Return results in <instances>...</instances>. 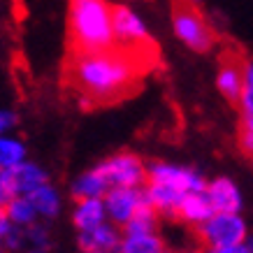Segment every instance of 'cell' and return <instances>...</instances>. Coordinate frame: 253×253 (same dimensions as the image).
Here are the masks:
<instances>
[{
	"label": "cell",
	"mask_w": 253,
	"mask_h": 253,
	"mask_svg": "<svg viewBox=\"0 0 253 253\" xmlns=\"http://www.w3.org/2000/svg\"><path fill=\"white\" fill-rule=\"evenodd\" d=\"M144 63L119 46L100 54H72L70 82L91 102H116L135 91Z\"/></svg>",
	"instance_id": "obj_1"
},
{
	"label": "cell",
	"mask_w": 253,
	"mask_h": 253,
	"mask_svg": "<svg viewBox=\"0 0 253 253\" xmlns=\"http://www.w3.org/2000/svg\"><path fill=\"white\" fill-rule=\"evenodd\" d=\"M68 38L75 56L100 54L116 46L112 5L105 0H75L68 7Z\"/></svg>",
	"instance_id": "obj_2"
},
{
	"label": "cell",
	"mask_w": 253,
	"mask_h": 253,
	"mask_svg": "<svg viewBox=\"0 0 253 253\" xmlns=\"http://www.w3.org/2000/svg\"><path fill=\"white\" fill-rule=\"evenodd\" d=\"M112 31L119 49L137 56L144 65L151 63V51H156V42L139 12H135L130 5H112Z\"/></svg>",
	"instance_id": "obj_3"
},
{
	"label": "cell",
	"mask_w": 253,
	"mask_h": 253,
	"mask_svg": "<svg viewBox=\"0 0 253 253\" xmlns=\"http://www.w3.org/2000/svg\"><path fill=\"white\" fill-rule=\"evenodd\" d=\"M198 246L205 251H218L249 242V223L242 214H211L200 228H195Z\"/></svg>",
	"instance_id": "obj_4"
},
{
	"label": "cell",
	"mask_w": 253,
	"mask_h": 253,
	"mask_svg": "<svg viewBox=\"0 0 253 253\" xmlns=\"http://www.w3.org/2000/svg\"><path fill=\"white\" fill-rule=\"evenodd\" d=\"M172 31L181 44L198 54H207L216 44V33L211 23L195 5H176L172 9Z\"/></svg>",
	"instance_id": "obj_5"
},
{
	"label": "cell",
	"mask_w": 253,
	"mask_h": 253,
	"mask_svg": "<svg viewBox=\"0 0 253 253\" xmlns=\"http://www.w3.org/2000/svg\"><path fill=\"white\" fill-rule=\"evenodd\" d=\"M107 188H142L146 184V163L132 151H119L95 165Z\"/></svg>",
	"instance_id": "obj_6"
},
{
	"label": "cell",
	"mask_w": 253,
	"mask_h": 253,
	"mask_svg": "<svg viewBox=\"0 0 253 253\" xmlns=\"http://www.w3.org/2000/svg\"><path fill=\"white\" fill-rule=\"evenodd\" d=\"M146 181L149 184H163L174 191L184 193H202L207 188V176L191 165H179L169 161H154L146 165Z\"/></svg>",
	"instance_id": "obj_7"
},
{
	"label": "cell",
	"mask_w": 253,
	"mask_h": 253,
	"mask_svg": "<svg viewBox=\"0 0 253 253\" xmlns=\"http://www.w3.org/2000/svg\"><path fill=\"white\" fill-rule=\"evenodd\" d=\"M102 205H105L107 223L123 228L139 207H144L146 200L142 188H109L102 195Z\"/></svg>",
	"instance_id": "obj_8"
},
{
	"label": "cell",
	"mask_w": 253,
	"mask_h": 253,
	"mask_svg": "<svg viewBox=\"0 0 253 253\" xmlns=\"http://www.w3.org/2000/svg\"><path fill=\"white\" fill-rule=\"evenodd\" d=\"M211 211L214 214H242L244 209V195L230 176H214L207 181L205 188Z\"/></svg>",
	"instance_id": "obj_9"
},
{
	"label": "cell",
	"mask_w": 253,
	"mask_h": 253,
	"mask_svg": "<svg viewBox=\"0 0 253 253\" xmlns=\"http://www.w3.org/2000/svg\"><path fill=\"white\" fill-rule=\"evenodd\" d=\"M242 82H244V61L235 56H225L216 70V88L228 102L237 105L239 93H242Z\"/></svg>",
	"instance_id": "obj_10"
},
{
	"label": "cell",
	"mask_w": 253,
	"mask_h": 253,
	"mask_svg": "<svg viewBox=\"0 0 253 253\" xmlns=\"http://www.w3.org/2000/svg\"><path fill=\"white\" fill-rule=\"evenodd\" d=\"M119 242H121V228H116L112 223H102L95 230L77 235V249L82 253L116 251V249H119Z\"/></svg>",
	"instance_id": "obj_11"
},
{
	"label": "cell",
	"mask_w": 253,
	"mask_h": 253,
	"mask_svg": "<svg viewBox=\"0 0 253 253\" xmlns=\"http://www.w3.org/2000/svg\"><path fill=\"white\" fill-rule=\"evenodd\" d=\"M7 176H9V186H12L14 195H31L35 188L49 184L46 169L40 168L38 163H33V161H26L19 168L9 169Z\"/></svg>",
	"instance_id": "obj_12"
},
{
	"label": "cell",
	"mask_w": 253,
	"mask_h": 253,
	"mask_svg": "<svg viewBox=\"0 0 253 253\" xmlns=\"http://www.w3.org/2000/svg\"><path fill=\"white\" fill-rule=\"evenodd\" d=\"M102 223H107V214H105L102 200H75L72 225L77 228V235L95 230Z\"/></svg>",
	"instance_id": "obj_13"
},
{
	"label": "cell",
	"mask_w": 253,
	"mask_h": 253,
	"mask_svg": "<svg viewBox=\"0 0 253 253\" xmlns=\"http://www.w3.org/2000/svg\"><path fill=\"white\" fill-rule=\"evenodd\" d=\"M211 214L214 211H211V205H209L205 191L184 195L179 207H176V221H181L184 225H191V228H200Z\"/></svg>",
	"instance_id": "obj_14"
},
{
	"label": "cell",
	"mask_w": 253,
	"mask_h": 253,
	"mask_svg": "<svg viewBox=\"0 0 253 253\" xmlns=\"http://www.w3.org/2000/svg\"><path fill=\"white\" fill-rule=\"evenodd\" d=\"M26 198L33 202L40 221H54V218H58V214H61V209H63L61 193L51 184L40 186V188H35V191H33L31 195H26Z\"/></svg>",
	"instance_id": "obj_15"
},
{
	"label": "cell",
	"mask_w": 253,
	"mask_h": 253,
	"mask_svg": "<svg viewBox=\"0 0 253 253\" xmlns=\"http://www.w3.org/2000/svg\"><path fill=\"white\" fill-rule=\"evenodd\" d=\"M2 211L7 216V221L12 223L14 228H19V230H26V228H31V225H35V223L40 221L33 202L26 198V195H14V198L2 207Z\"/></svg>",
	"instance_id": "obj_16"
},
{
	"label": "cell",
	"mask_w": 253,
	"mask_h": 253,
	"mask_svg": "<svg viewBox=\"0 0 253 253\" xmlns=\"http://www.w3.org/2000/svg\"><path fill=\"white\" fill-rule=\"evenodd\" d=\"M107 184L100 179L95 169H86L84 174H79L72 184H70V193L75 200H102V195L107 193Z\"/></svg>",
	"instance_id": "obj_17"
},
{
	"label": "cell",
	"mask_w": 253,
	"mask_h": 253,
	"mask_svg": "<svg viewBox=\"0 0 253 253\" xmlns=\"http://www.w3.org/2000/svg\"><path fill=\"white\" fill-rule=\"evenodd\" d=\"M26 161H28V146L21 137L16 135L0 137V172H9Z\"/></svg>",
	"instance_id": "obj_18"
},
{
	"label": "cell",
	"mask_w": 253,
	"mask_h": 253,
	"mask_svg": "<svg viewBox=\"0 0 253 253\" xmlns=\"http://www.w3.org/2000/svg\"><path fill=\"white\" fill-rule=\"evenodd\" d=\"M158 230H161V216L149 205H144L121 228V235H158Z\"/></svg>",
	"instance_id": "obj_19"
},
{
	"label": "cell",
	"mask_w": 253,
	"mask_h": 253,
	"mask_svg": "<svg viewBox=\"0 0 253 253\" xmlns=\"http://www.w3.org/2000/svg\"><path fill=\"white\" fill-rule=\"evenodd\" d=\"M165 246V239L158 235H121L119 253H161Z\"/></svg>",
	"instance_id": "obj_20"
},
{
	"label": "cell",
	"mask_w": 253,
	"mask_h": 253,
	"mask_svg": "<svg viewBox=\"0 0 253 253\" xmlns=\"http://www.w3.org/2000/svg\"><path fill=\"white\" fill-rule=\"evenodd\" d=\"M237 105L242 114V130L253 132V61H244V82Z\"/></svg>",
	"instance_id": "obj_21"
},
{
	"label": "cell",
	"mask_w": 253,
	"mask_h": 253,
	"mask_svg": "<svg viewBox=\"0 0 253 253\" xmlns=\"http://www.w3.org/2000/svg\"><path fill=\"white\" fill-rule=\"evenodd\" d=\"M23 235H26V246H28V251H40V253L51 251V232L46 228V223L38 221L35 225L26 228Z\"/></svg>",
	"instance_id": "obj_22"
},
{
	"label": "cell",
	"mask_w": 253,
	"mask_h": 253,
	"mask_svg": "<svg viewBox=\"0 0 253 253\" xmlns=\"http://www.w3.org/2000/svg\"><path fill=\"white\" fill-rule=\"evenodd\" d=\"M0 244H2V249H5L7 253L9 251L19 253V251H23V249H28V246H26V235H23V230H19V228H14V225H12V230L7 232V237L2 239Z\"/></svg>",
	"instance_id": "obj_23"
},
{
	"label": "cell",
	"mask_w": 253,
	"mask_h": 253,
	"mask_svg": "<svg viewBox=\"0 0 253 253\" xmlns=\"http://www.w3.org/2000/svg\"><path fill=\"white\" fill-rule=\"evenodd\" d=\"M16 123H19V114H16L14 109H0V137L12 135Z\"/></svg>",
	"instance_id": "obj_24"
},
{
	"label": "cell",
	"mask_w": 253,
	"mask_h": 253,
	"mask_svg": "<svg viewBox=\"0 0 253 253\" xmlns=\"http://www.w3.org/2000/svg\"><path fill=\"white\" fill-rule=\"evenodd\" d=\"M12 198H14V193H12V186H9L7 172H0V209L5 207Z\"/></svg>",
	"instance_id": "obj_25"
},
{
	"label": "cell",
	"mask_w": 253,
	"mask_h": 253,
	"mask_svg": "<svg viewBox=\"0 0 253 253\" xmlns=\"http://www.w3.org/2000/svg\"><path fill=\"white\" fill-rule=\"evenodd\" d=\"M239 149L244 151L246 158H251L253 161V132L242 130V135H239Z\"/></svg>",
	"instance_id": "obj_26"
},
{
	"label": "cell",
	"mask_w": 253,
	"mask_h": 253,
	"mask_svg": "<svg viewBox=\"0 0 253 253\" xmlns=\"http://www.w3.org/2000/svg\"><path fill=\"white\" fill-rule=\"evenodd\" d=\"M207 253H253V239H249V242H244V244L218 249V251H207Z\"/></svg>",
	"instance_id": "obj_27"
},
{
	"label": "cell",
	"mask_w": 253,
	"mask_h": 253,
	"mask_svg": "<svg viewBox=\"0 0 253 253\" xmlns=\"http://www.w3.org/2000/svg\"><path fill=\"white\" fill-rule=\"evenodd\" d=\"M12 230V223L7 221V216H5V211L0 209V242L7 237V232Z\"/></svg>",
	"instance_id": "obj_28"
},
{
	"label": "cell",
	"mask_w": 253,
	"mask_h": 253,
	"mask_svg": "<svg viewBox=\"0 0 253 253\" xmlns=\"http://www.w3.org/2000/svg\"><path fill=\"white\" fill-rule=\"evenodd\" d=\"M184 253H207L205 249H200V246H195V249H188V251H184Z\"/></svg>",
	"instance_id": "obj_29"
},
{
	"label": "cell",
	"mask_w": 253,
	"mask_h": 253,
	"mask_svg": "<svg viewBox=\"0 0 253 253\" xmlns=\"http://www.w3.org/2000/svg\"><path fill=\"white\" fill-rule=\"evenodd\" d=\"M161 253H179V251H172V249H163Z\"/></svg>",
	"instance_id": "obj_30"
},
{
	"label": "cell",
	"mask_w": 253,
	"mask_h": 253,
	"mask_svg": "<svg viewBox=\"0 0 253 253\" xmlns=\"http://www.w3.org/2000/svg\"><path fill=\"white\" fill-rule=\"evenodd\" d=\"M0 253H7V251H5V249H2V244H0Z\"/></svg>",
	"instance_id": "obj_31"
},
{
	"label": "cell",
	"mask_w": 253,
	"mask_h": 253,
	"mask_svg": "<svg viewBox=\"0 0 253 253\" xmlns=\"http://www.w3.org/2000/svg\"><path fill=\"white\" fill-rule=\"evenodd\" d=\"M109 253H119V251H109Z\"/></svg>",
	"instance_id": "obj_32"
}]
</instances>
